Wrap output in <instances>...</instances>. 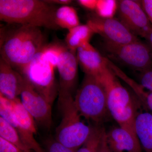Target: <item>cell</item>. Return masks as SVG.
Listing matches in <instances>:
<instances>
[{
	"label": "cell",
	"mask_w": 152,
	"mask_h": 152,
	"mask_svg": "<svg viewBox=\"0 0 152 152\" xmlns=\"http://www.w3.org/2000/svg\"><path fill=\"white\" fill-rule=\"evenodd\" d=\"M1 29V58L21 74L46 45L40 28L8 24Z\"/></svg>",
	"instance_id": "obj_1"
},
{
	"label": "cell",
	"mask_w": 152,
	"mask_h": 152,
	"mask_svg": "<svg viewBox=\"0 0 152 152\" xmlns=\"http://www.w3.org/2000/svg\"><path fill=\"white\" fill-rule=\"evenodd\" d=\"M54 4L39 0H0V20L7 24L60 29L55 21Z\"/></svg>",
	"instance_id": "obj_2"
},
{
	"label": "cell",
	"mask_w": 152,
	"mask_h": 152,
	"mask_svg": "<svg viewBox=\"0 0 152 152\" xmlns=\"http://www.w3.org/2000/svg\"><path fill=\"white\" fill-rule=\"evenodd\" d=\"M100 80L106 90L110 115L119 126L137 137L135 122L138 113L136 100L121 83L110 68L106 71Z\"/></svg>",
	"instance_id": "obj_3"
},
{
	"label": "cell",
	"mask_w": 152,
	"mask_h": 152,
	"mask_svg": "<svg viewBox=\"0 0 152 152\" xmlns=\"http://www.w3.org/2000/svg\"><path fill=\"white\" fill-rule=\"evenodd\" d=\"M77 110L81 116L101 125L110 115L105 89L98 78L85 75L74 98Z\"/></svg>",
	"instance_id": "obj_4"
},
{
	"label": "cell",
	"mask_w": 152,
	"mask_h": 152,
	"mask_svg": "<svg viewBox=\"0 0 152 152\" xmlns=\"http://www.w3.org/2000/svg\"><path fill=\"white\" fill-rule=\"evenodd\" d=\"M58 102L62 120L56 129V140L68 148L77 150L88 137L92 126H87L81 120L73 97Z\"/></svg>",
	"instance_id": "obj_5"
},
{
	"label": "cell",
	"mask_w": 152,
	"mask_h": 152,
	"mask_svg": "<svg viewBox=\"0 0 152 152\" xmlns=\"http://www.w3.org/2000/svg\"><path fill=\"white\" fill-rule=\"evenodd\" d=\"M42 49L34 57L21 75L52 104L58 91L55 80L56 68L46 59Z\"/></svg>",
	"instance_id": "obj_6"
},
{
	"label": "cell",
	"mask_w": 152,
	"mask_h": 152,
	"mask_svg": "<svg viewBox=\"0 0 152 152\" xmlns=\"http://www.w3.org/2000/svg\"><path fill=\"white\" fill-rule=\"evenodd\" d=\"M104 47L112 57L140 72L152 68L151 48L140 40L124 44L104 41Z\"/></svg>",
	"instance_id": "obj_7"
},
{
	"label": "cell",
	"mask_w": 152,
	"mask_h": 152,
	"mask_svg": "<svg viewBox=\"0 0 152 152\" xmlns=\"http://www.w3.org/2000/svg\"><path fill=\"white\" fill-rule=\"evenodd\" d=\"M87 24L94 34L100 35L104 41L112 43L127 44L140 40L119 19L93 15Z\"/></svg>",
	"instance_id": "obj_8"
},
{
	"label": "cell",
	"mask_w": 152,
	"mask_h": 152,
	"mask_svg": "<svg viewBox=\"0 0 152 152\" xmlns=\"http://www.w3.org/2000/svg\"><path fill=\"white\" fill-rule=\"evenodd\" d=\"M119 20L135 35L145 38L152 26L140 1H118Z\"/></svg>",
	"instance_id": "obj_9"
},
{
	"label": "cell",
	"mask_w": 152,
	"mask_h": 152,
	"mask_svg": "<svg viewBox=\"0 0 152 152\" xmlns=\"http://www.w3.org/2000/svg\"><path fill=\"white\" fill-rule=\"evenodd\" d=\"M20 96L22 104L34 119L43 126L50 128L52 123V104L25 77Z\"/></svg>",
	"instance_id": "obj_10"
},
{
	"label": "cell",
	"mask_w": 152,
	"mask_h": 152,
	"mask_svg": "<svg viewBox=\"0 0 152 152\" xmlns=\"http://www.w3.org/2000/svg\"><path fill=\"white\" fill-rule=\"evenodd\" d=\"M76 53L66 47L60 57L57 67L59 75L58 100L73 97L77 77L78 62Z\"/></svg>",
	"instance_id": "obj_11"
},
{
	"label": "cell",
	"mask_w": 152,
	"mask_h": 152,
	"mask_svg": "<svg viewBox=\"0 0 152 152\" xmlns=\"http://www.w3.org/2000/svg\"><path fill=\"white\" fill-rule=\"evenodd\" d=\"M12 101L18 123V127L16 129L22 140L34 152H45L34 137L37 130L34 118L25 109L18 98Z\"/></svg>",
	"instance_id": "obj_12"
},
{
	"label": "cell",
	"mask_w": 152,
	"mask_h": 152,
	"mask_svg": "<svg viewBox=\"0 0 152 152\" xmlns=\"http://www.w3.org/2000/svg\"><path fill=\"white\" fill-rule=\"evenodd\" d=\"M76 54L78 64L86 75L99 77L108 67V59L103 56L90 42L81 46Z\"/></svg>",
	"instance_id": "obj_13"
},
{
	"label": "cell",
	"mask_w": 152,
	"mask_h": 152,
	"mask_svg": "<svg viewBox=\"0 0 152 152\" xmlns=\"http://www.w3.org/2000/svg\"><path fill=\"white\" fill-rule=\"evenodd\" d=\"M24 77L4 61L0 59V94L11 100L20 95Z\"/></svg>",
	"instance_id": "obj_14"
},
{
	"label": "cell",
	"mask_w": 152,
	"mask_h": 152,
	"mask_svg": "<svg viewBox=\"0 0 152 152\" xmlns=\"http://www.w3.org/2000/svg\"><path fill=\"white\" fill-rule=\"evenodd\" d=\"M106 137L112 152H142L137 137L119 126L106 131Z\"/></svg>",
	"instance_id": "obj_15"
},
{
	"label": "cell",
	"mask_w": 152,
	"mask_h": 152,
	"mask_svg": "<svg viewBox=\"0 0 152 152\" xmlns=\"http://www.w3.org/2000/svg\"><path fill=\"white\" fill-rule=\"evenodd\" d=\"M136 135L145 152H152V114L138 113L135 122Z\"/></svg>",
	"instance_id": "obj_16"
},
{
	"label": "cell",
	"mask_w": 152,
	"mask_h": 152,
	"mask_svg": "<svg viewBox=\"0 0 152 152\" xmlns=\"http://www.w3.org/2000/svg\"><path fill=\"white\" fill-rule=\"evenodd\" d=\"M94 33L89 26L80 25L68 30L65 39L66 45L69 50L77 52L81 46L90 40Z\"/></svg>",
	"instance_id": "obj_17"
},
{
	"label": "cell",
	"mask_w": 152,
	"mask_h": 152,
	"mask_svg": "<svg viewBox=\"0 0 152 152\" xmlns=\"http://www.w3.org/2000/svg\"><path fill=\"white\" fill-rule=\"evenodd\" d=\"M55 21L59 28L68 30L80 25L77 11L69 5L62 6L57 9L55 14Z\"/></svg>",
	"instance_id": "obj_18"
},
{
	"label": "cell",
	"mask_w": 152,
	"mask_h": 152,
	"mask_svg": "<svg viewBox=\"0 0 152 152\" xmlns=\"http://www.w3.org/2000/svg\"><path fill=\"white\" fill-rule=\"evenodd\" d=\"M0 137L26 152H32L22 140L18 131L12 125L0 117Z\"/></svg>",
	"instance_id": "obj_19"
},
{
	"label": "cell",
	"mask_w": 152,
	"mask_h": 152,
	"mask_svg": "<svg viewBox=\"0 0 152 152\" xmlns=\"http://www.w3.org/2000/svg\"><path fill=\"white\" fill-rule=\"evenodd\" d=\"M105 131L104 127L101 125L96 124L92 126L91 132L88 137L76 152H97Z\"/></svg>",
	"instance_id": "obj_20"
},
{
	"label": "cell",
	"mask_w": 152,
	"mask_h": 152,
	"mask_svg": "<svg viewBox=\"0 0 152 152\" xmlns=\"http://www.w3.org/2000/svg\"><path fill=\"white\" fill-rule=\"evenodd\" d=\"M0 115L6 121L15 129L18 127V123L14 113L12 101L0 94Z\"/></svg>",
	"instance_id": "obj_21"
},
{
	"label": "cell",
	"mask_w": 152,
	"mask_h": 152,
	"mask_svg": "<svg viewBox=\"0 0 152 152\" xmlns=\"http://www.w3.org/2000/svg\"><path fill=\"white\" fill-rule=\"evenodd\" d=\"M118 1L115 0H97L95 10L99 16L113 18L118 11Z\"/></svg>",
	"instance_id": "obj_22"
},
{
	"label": "cell",
	"mask_w": 152,
	"mask_h": 152,
	"mask_svg": "<svg viewBox=\"0 0 152 152\" xmlns=\"http://www.w3.org/2000/svg\"><path fill=\"white\" fill-rule=\"evenodd\" d=\"M132 90L141 103L152 112V92L147 91L138 83L133 85Z\"/></svg>",
	"instance_id": "obj_23"
},
{
	"label": "cell",
	"mask_w": 152,
	"mask_h": 152,
	"mask_svg": "<svg viewBox=\"0 0 152 152\" xmlns=\"http://www.w3.org/2000/svg\"><path fill=\"white\" fill-rule=\"evenodd\" d=\"M139 82L145 89L152 92V68L140 72Z\"/></svg>",
	"instance_id": "obj_24"
},
{
	"label": "cell",
	"mask_w": 152,
	"mask_h": 152,
	"mask_svg": "<svg viewBox=\"0 0 152 152\" xmlns=\"http://www.w3.org/2000/svg\"><path fill=\"white\" fill-rule=\"evenodd\" d=\"M47 148L48 152H76L77 151L68 148L57 140L49 142Z\"/></svg>",
	"instance_id": "obj_25"
},
{
	"label": "cell",
	"mask_w": 152,
	"mask_h": 152,
	"mask_svg": "<svg viewBox=\"0 0 152 152\" xmlns=\"http://www.w3.org/2000/svg\"><path fill=\"white\" fill-rule=\"evenodd\" d=\"M0 152H26L0 137Z\"/></svg>",
	"instance_id": "obj_26"
},
{
	"label": "cell",
	"mask_w": 152,
	"mask_h": 152,
	"mask_svg": "<svg viewBox=\"0 0 152 152\" xmlns=\"http://www.w3.org/2000/svg\"><path fill=\"white\" fill-rule=\"evenodd\" d=\"M140 1L152 26V0H142Z\"/></svg>",
	"instance_id": "obj_27"
},
{
	"label": "cell",
	"mask_w": 152,
	"mask_h": 152,
	"mask_svg": "<svg viewBox=\"0 0 152 152\" xmlns=\"http://www.w3.org/2000/svg\"><path fill=\"white\" fill-rule=\"evenodd\" d=\"M77 2L85 8L89 10H95L97 0H79L77 1Z\"/></svg>",
	"instance_id": "obj_28"
},
{
	"label": "cell",
	"mask_w": 152,
	"mask_h": 152,
	"mask_svg": "<svg viewBox=\"0 0 152 152\" xmlns=\"http://www.w3.org/2000/svg\"><path fill=\"white\" fill-rule=\"evenodd\" d=\"M106 132V131L103 135L97 152H112L107 142Z\"/></svg>",
	"instance_id": "obj_29"
},
{
	"label": "cell",
	"mask_w": 152,
	"mask_h": 152,
	"mask_svg": "<svg viewBox=\"0 0 152 152\" xmlns=\"http://www.w3.org/2000/svg\"><path fill=\"white\" fill-rule=\"evenodd\" d=\"M45 1L52 4L54 5L57 4L62 5V6L69 5L72 1L71 0H47Z\"/></svg>",
	"instance_id": "obj_30"
},
{
	"label": "cell",
	"mask_w": 152,
	"mask_h": 152,
	"mask_svg": "<svg viewBox=\"0 0 152 152\" xmlns=\"http://www.w3.org/2000/svg\"><path fill=\"white\" fill-rule=\"evenodd\" d=\"M145 39L148 42V46H149L150 48L152 49V30L146 36Z\"/></svg>",
	"instance_id": "obj_31"
}]
</instances>
